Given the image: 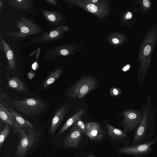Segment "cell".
<instances>
[{"label":"cell","mask_w":157,"mask_h":157,"mask_svg":"<svg viewBox=\"0 0 157 157\" xmlns=\"http://www.w3.org/2000/svg\"><path fill=\"white\" fill-rule=\"evenodd\" d=\"M17 32L7 31L6 35L17 41L32 39L44 32V29L36 23L33 17L23 14L15 20Z\"/></svg>","instance_id":"obj_2"},{"label":"cell","mask_w":157,"mask_h":157,"mask_svg":"<svg viewBox=\"0 0 157 157\" xmlns=\"http://www.w3.org/2000/svg\"><path fill=\"white\" fill-rule=\"evenodd\" d=\"M2 102L11 113L15 120L20 125L21 128L32 129H34L33 125L29 121L23 118L13 108L8 105L5 101H2Z\"/></svg>","instance_id":"obj_17"},{"label":"cell","mask_w":157,"mask_h":157,"mask_svg":"<svg viewBox=\"0 0 157 157\" xmlns=\"http://www.w3.org/2000/svg\"><path fill=\"white\" fill-rule=\"evenodd\" d=\"M7 2L10 6L21 13L35 14L37 12L33 0H8Z\"/></svg>","instance_id":"obj_12"},{"label":"cell","mask_w":157,"mask_h":157,"mask_svg":"<svg viewBox=\"0 0 157 157\" xmlns=\"http://www.w3.org/2000/svg\"><path fill=\"white\" fill-rule=\"evenodd\" d=\"M37 52V49L33 51V52L31 53L29 55L27 56V57H30L33 56L35 53Z\"/></svg>","instance_id":"obj_31"},{"label":"cell","mask_w":157,"mask_h":157,"mask_svg":"<svg viewBox=\"0 0 157 157\" xmlns=\"http://www.w3.org/2000/svg\"><path fill=\"white\" fill-rule=\"evenodd\" d=\"M63 73L62 68L60 67H55L54 70L48 75L41 87L42 89L46 88L52 84Z\"/></svg>","instance_id":"obj_20"},{"label":"cell","mask_w":157,"mask_h":157,"mask_svg":"<svg viewBox=\"0 0 157 157\" xmlns=\"http://www.w3.org/2000/svg\"><path fill=\"white\" fill-rule=\"evenodd\" d=\"M106 126L108 134L111 138L120 140L126 137V135L123 131L115 128L109 124H106Z\"/></svg>","instance_id":"obj_22"},{"label":"cell","mask_w":157,"mask_h":157,"mask_svg":"<svg viewBox=\"0 0 157 157\" xmlns=\"http://www.w3.org/2000/svg\"><path fill=\"white\" fill-rule=\"evenodd\" d=\"M4 0H0V14L1 15L2 12V10L3 9V6L4 5Z\"/></svg>","instance_id":"obj_30"},{"label":"cell","mask_w":157,"mask_h":157,"mask_svg":"<svg viewBox=\"0 0 157 157\" xmlns=\"http://www.w3.org/2000/svg\"><path fill=\"white\" fill-rule=\"evenodd\" d=\"M157 43V24L148 28L143 36L138 53V63L140 65L137 72L138 84L142 85L149 68L152 55Z\"/></svg>","instance_id":"obj_1"},{"label":"cell","mask_w":157,"mask_h":157,"mask_svg":"<svg viewBox=\"0 0 157 157\" xmlns=\"http://www.w3.org/2000/svg\"><path fill=\"white\" fill-rule=\"evenodd\" d=\"M98 1V0H92V2H97Z\"/></svg>","instance_id":"obj_34"},{"label":"cell","mask_w":157,"mask_h":157,"mask_svg":"<svg viewBox=\"0 0 157 157\" xmlns=\"http://www.w3.org/2000/svg\"><path fill=\"white\" fill-rule=\"evenodd\" d=\"M0 49L3 51L7 60L8 70H10V71L17 69L15 53L11 47L3 37L1 31L0 32Z\"/></svg>","instance_id":"obj_9"},{"label":"cell","mask_w":157,"mask_h":157,"mask_svg":"<svg viewBox=\"0 0 157 157\" xmlns=\"http://www.w3.org/2000/svg\"><path fill=\"white\" fill-rule=\"evenodd\" d=\"M87 157H93V156H87Z\"/></svg>","instance_id":"obj_36"},{"label":"cell","mask_w":157,"mask_h":157,"mask_svg":"<svg viewBox=\"0 0 157 157\" xmlns=\"http://www.w3.org/2000/svg\"><path fill=\"white\" fill-rule=\"evenodd\" d=\"M67 30V27L63 26L52 28L39 36L30 40L26 44L20 46L18 49L22 48L33 43L48 44L54 42L61 37L64 32Z\"/></svg>","instance_id":"obj_7"},{"label":"cell","mask_w":157,"mask_h":157,"mask_svg":"<svg viewBox=\"0 0 157 157\" xmlns=\"http://www.w3.org/2000/svg\"><path fill=\"white\" fill-rule=\"evenodd\" d=\"M133 7L134 11L136 13L145 14L149 13L152 6L151 0H136Z\"/></svg>","instance_id":"obj_18"},{"label":"cell","mask_w":157,"mask_h":157,"mask_svg":"<svg viewBox=\"0 0 157 157\" xmlns=\"http://www.w3.org/2000/svg\"><path fill=\"white\" fill-rule=\"evenodd\" d=\"M68 109V106H62L57 111L52 121L50 127V132L53 134L62 122Z\"/></svg>","instance_id":"obj_16"},{"label":"cell","mask_w":157,"mask_h":157,"mask_svg":"<svg viewBox=\"0 0 157 157\" xmlns=\"http://www.w3.org/2000/svg\"><path fill=\"white\" fill-rule=\"evenodd\" d=\"M96 80L92 77L82 78L73 85L67 93L68 97L81 98L88 94L96 87Z\"/></svg>","instance_id":"obj_6"},{"label":"cell","mask_w":157,"mask_h":157,"mask_svg":"<svg viewBox=\"0 0 157 157\" xmlns=\"http://www.w3.org/2000/svg\"><path fill=\"white\" fill-rule=\"evenodd\" d=\"M11 128L7 124H6L3 129L0 132V149L9 134Z\"/></svg>","instance_id":"obj_23"},{"label":"cell","mask_w":157,"mask_h":157,"mask_svg":"<svg viewBox=\"0 0 157 157\" xmlns=\"http://www.w3.org/2000/svg\"><path fill=\"white\" fill-rule=\"evenodd\" d=\"M84 113V109H81L69 118L59 132L58 134L59 135L62 134L78 120L82 119Z\"/></svg>","instance_id":"obj_21"},{"label":"cell","mask_w":157,"mask_h":157,"mask_svg":"<svg viewBox=\"0 0 157 157\" xmlns=\"http://www.w3.org/2000/svg\"><path fill=\"white\" fill-rule=\"evenodd\" d=\"M38 67V64L37 61H36L32 65V68L34 70L36 71Z\"/></svg>","instance_id":"obj_29"},{"label":"cell","mask_w":157,"mask_h":157,"mask_svg":"<svg viewBox=\"0 0 157 157\" xmlns=\"http://www.w3.org/2000/svg\"><path fill=\"white\" fill-rule=\"evenodd\" d=\"M81 129L75 123L71 128L64 141V146L68 148L77 147L81 140L82 135Z\"/></svg>","instance_id":"obj_11"},{"label":"cell","mask_w":157,"mask_h":157,"mask_svg":"<svg viewBox=\"0 0 157 157\" xmlns=\"http://www.w3.org/2000/svg\"><path fill=\"white\" fill-rule=\"evenodd\" d=\"M142 114L141 121L137 127L133 141L135 144L140 142L144 137L148 126L153 123L155 118V109L151 102V96H148L146 101L142 109Z\"/></svg>","instance_id":"obj_4"},{"label":"cell","mask_w":157,"mask_h":157,"mask_svg":"<svg viewBox=\"0 0 157 157\" xmlns=\"http://www.w3.org/2000/svg\"><path fill=\"white\" fill-rule=\"evenodd\" d=\"M122 93L121 90L118 88L112 87L109 91V93L113 96H117L120 95Z\"/></svg>","instance_id":"obj_24"},{"label":"cell","mask_w":157,"mask_h":157,"mask_svg":"<svg viewBox=\"0 0 157 157\" xmlns=\"http://www.w3.org/2000/svg\"><path fill=\"white\" fill-rule=\"evenodd\" d=\"M2 157H10L9 155H6V156H4Z\"/></svg>","instance_id":"obj_35"},{"label":"cell","mask_w":157,"mask_h":157,"mask_svg":"<svg viewBox=\"0 0 157 157\" xmlns=\"http://www.w3.org/2000/svg\"><path fill=\"white\" fill-rule=\"evenodd\" d=\"M6 88H10L20 92H26L27 89L25 85L19 78L15 76L8 78Z\"/></svg>","instance_id":"obj_19"},{"label":"cell","mask_w":157,"mask_h":157,"mask_svg":"<svg viewBox=\"0 0 157 157\" xmlns=\"http://www.w3.org/2000/svg\"><path fill=\"white\" fill-rule=\"evenodd\" d=\"M0 117L2 122L10 125L13 129L21 128L11 113L1 101L0 103Z\"/></svg>","instance_id":"obj_15"},{"label":"cell","mask_w":157,"mask_h":157,"mask_svg":"<svg viewBox=\"0 0 157 157\" xmlns=\"http://www.w3.org/2000/svg\"><path fill=\"white\" fill-rule=\"evenodd\" d=\"M87 8L89 11L92 13H95L98 10L97 7L93 4H89L87 6Z\"/></svg>","instance_id":"obj_27"},{"label":"cell","mask_w":157,"mask_h":157,"mask_svg":"<svg viewBox=\"0 0 157 157\" xmlns=\"http://www.w3.org/2000/svg\"><path fill=\"white\" fill-rule=\"evenodd\" d=\"M46 22L50 25L55 27L61 26L63 19L62 15L54 10H48L39 8Z\"/></svg>","instance_id":"obj_13"},{"label":"cell","mask_w":157,"mask_h":157,"mask_svg":"<svg viewBox=\"0 0 157 157\" xmlns=\"http://www.w3.org/2000/svg\"><path fill=\"white\" fill-rule=\"evenodd\" d=\"M5 103L25 116L38 114L45 108L46 104L41 99L27 98L21 100L5 99Z\"/></svg>","instance_id":"obj_3"},{"label":"cell","mask_w":157,"mask_h":157,"mask_svg":"<svg viewBox=\"0 0 157 157\" xmlns=\"http://www.w3.org/2000/svg\"><path fill=\"white\" fill-rule=\"evenodd\" d=\"M13 132L18 135L19 139L15 157H23L34 143V132L32 129L21 128L13 129Z\"/></svg>","instance_id":"obj_5"},{"label":"cell","mask_w":157,"mask_h":157,"mask_svg":"<svg viewBox=\"0 0 157 157\" xmlns=\"http://www.w3.org/2000/svg\"><path fill=\"white\" fill-rule=\"evenodd\" d=\"M45 1L48 2L50 5L53 7L57 8V9L60 10L61 8L57 0H45Z\"/></svg>","instance_id":"obj_25"},{"label":"cell","mask_w":157,"mask_h":157,"mask_svg":"<svg viewBox=\"0 0 157 157\" xmlns=\"http://www.w3.org/2000/svg\"><path fill=\"white\" fill-rule=\"evenodd\" d=\"M75 124L81 129L82 132L85 133L86 123H84L82 119L78 120Z\"/></svg>","instance_id":"obj_26"},{"label":"cell","mask_w":157,"mask_h":157,"mask_svg":"<svg viewBox=\"0 0 157 157\" xmlns=\"http://www.w3.org/2000/svg\"><path fill=\"white\" fill-rule=\"evenodd\" d=\"M34 74V73L29 72L28 74V77L29 76H30L31 75V77L30 79H31L32 78H33V77L34 76V75H33Z\"/></svg>","instance_id":"obj_33"},{"label":"cell","mask_w":157,"mask_h":157,"mask_svg":"<svg viewBox=\"0 0 157 157\" xmlns=\"http://www.w3.org/2000/svg\"><path fill=\"white\" fill-rule=\"evenodd\" d=\"M121 114L123 118L122 121L123 131L127 135L128 132L137 128L141 119L142 109H127Z\"/></svg>","instance_id":"obj_8"},{"label":"cell","mask_w":157,"mask_h":157,"mask_svg":"<svg viewBox=\"0 0 157 157\" xmlns=\"http://www.w3.org/2000/svg\"><path fill=\"white\" fill-rule=\"evenodd\" d=\"M113 42L115 44H117L119 43V41L118 39L116 38H114L113 39Z\"/></svg>","instance_id":"obj_32"},{"label":"cell","mask_w":157,"mask_h":157,"mask_svg":"<svg viewBox=\"0 0 157 157\" xmlns=\"http://www.w3.org/2000/svg\"><path fill=\"white\" fill-rule=\"evenodd\" d=\"M10 97L8 96L6 94L3 92L1 90V88H0V100L1 101L3 99H9Z\"/></svg>","instance_id":"obj_28"},{"label":"cell","mask_w":157,"mask_h":157,"mask_svg":"<svg viewBox=\"0 0 157 157\" xmlns=\"http://www.w3.org/2000/svg\"><path fill=\"white\" fill-rule=\"evenodd\" d=\"M85 133L92 140H100L103 137V131L100 125L94 122L86 123Z\"/></svg>","instance_id":"obj_14"},{"label":"cell","mask_w":157,"mask_h":157,"mask_svg":"<svg viewBox=\"0 0 157 157\" xmlns=\"http://www.w3.org/2000/svg\"><path fill=\"white\" fill-rule=\"evenodd\" d=\"M155 142V140L143 144L123 147L120 149L119 151L122 154L135 155L147 153L151 151V146Z\"/></svg>","instance_id":"obj_10"}]
</instances>
